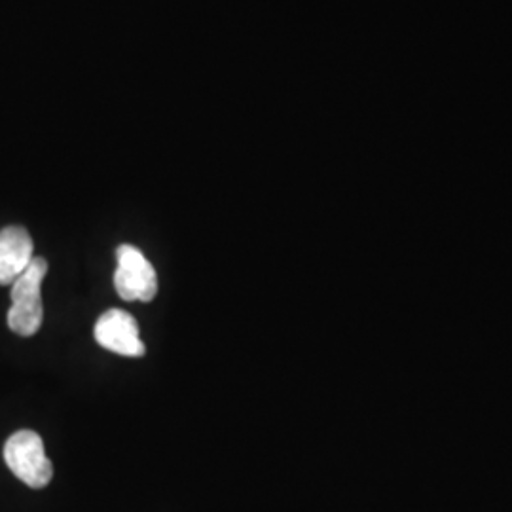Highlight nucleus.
<instances>
[{
    "mask_svg": "<svg viewBox=\"0 0 512 512\" xmlns=\"http://www.w3.org/2000/svg\"><path fill=\"white\" fill-rule=\"evenodd\" d=\"M48 274V262L35 256L29 268L12 283V308L8 311V327L18 336H35L44 319L42 308V281Z\"/></svg>",
    "mask_w": 512,
    "mask_h": 512,
    "instance_id": "1",
    "label": "nucleus"
},
{
    "mask_svg": "<svg viewBox=\"0 0 512 512\" xmlns=\"http://www.w3.org/2000/svg\"><path fill=\"white\" fill-rule=\"evenodd\" d=\"M4 461L29 488H46L54 478V465L46 456L42 437L31 429H21L6 440Z\"/></svg>",
    "mask_w": 512,
    "mask_h": 512,
    "instance_id": "2",
    "label": "nucleus"
},
{
    "mask_svg": "<svg viewBox=\"0 0 512 512\" xmlns=\"http://www.w3.org/2000/svg\"><path fill=\"white\" fill-rule=\"evenodd\" d=\"M118 268L114 272V289L126 302H150L158 293V275L154 266L137 247L120 245L116 251Z\"/></svg>",
    "mask_w": 512,
    "mask_h": 512,
    "instance_id": "3",
    "label": "nucleus"
},
{
    "mask_svg": "<svg viewBox=\"0 0 512 512\" xmlns=\"http://www.w3.org/2000/svg\"><path fill=\"white\" fill-rule=\"evenodd\" d=\"M95 342L110 353L124 357H143L147 353L137 319L126 310L105 311L93 329Z\"/></svg>",
    "mask_w": 512,
    "mask_h": 512,
    "instance_id": "4",
    "label": "nucleus"
},
{
    "mask_svg": "<svg viewBox=\"0 0 512 512\" xmlns=\"http://www.w3.org/2000/svg\"><path fill=\"white\" fill-rule=\"evenodd\" d=\"M33 239L21 226H8L0 230V285H10L33 262Z\"/></svg>",
    "mask_w": 512,
    "mask_h": 512,
    "instance_id": "5",
    "label": "nucleus"
}]
</instances>
